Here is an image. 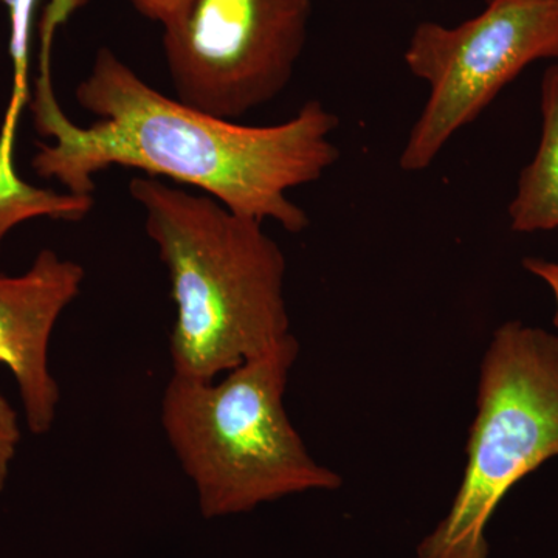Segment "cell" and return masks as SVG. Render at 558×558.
<instances>
[{"instance_id": "cell-1", "label": "cell", "mask_w": 558, "mask_h": 558, "mask_svg": "<svg viewBox=\"0 0 558 558\" xmlns=\"http://www.w3.org/2000/svg\"><path fill=\"white\" fill-rule=\"evenodd\" d=\"M61 24L60 14H43L39 75L28 100L36 131L51 140L36 143L32 168L39 178L92 196L98 172L135 168L199 189L230 211L274 220L289 233L310 227L289 191L317 182L339 160L330 140L339 119L322 101H307L271 126L238 124L167 97L102 47L76 87V101L95 117L80 126L65 116L51 84V46Z\"/></svg>"}, {"instance_id": "cell-2", "label": "cell", "mask_w": 558, "mask_h": 558, "mask_svg": "<svg viewBox=\"0 0 558 558\" xmlns=\"http://www.w3.org/2000/svg\"><path fill=\"white\" fill-rule=\"evenodd\" d=\"M130 191L170 278L174 376L218 379L292 333L284 253L263 222L149 175Z\"/></svg>"}, {"instance_id": "cell-3", "label": "cell", "mask_w": 558, "mask_h": 558, "mask_svg": "<svg viewBox=\"0 0 558 558\" xmlns=\"http://www.w3.org/2000/svg\"><path fill=\"white\" fill-rule=\"evenodd\" d=\"M300 344L290 333L222 379L172 374L160 422L207 520L240 515L266 502L336 490L341 478L311 457L284 407Z\"/></svg>"}, {"instance_id": "cell-4", "label": "cell", "mask_w": 558, "mask_h": 558, "mask_svg": "<svg viewBox=\"0 0 558 558\" xmlns=\"http://www.w3.org/2000/svg\"><path fill=\"white\" fill-rule=\"evenodd\" d=\"M558 457V336L520 322L495 332L481 365L468 464L449 513L417 558H488L486 529L519 481Z\"/></svg>"}, {"instance_id": "cell-5", "label": "cell", "mask_w": 558, "mask_h": 558, "mask_svg": "<svg viewBox=\"0 0 558 558\" xmlns=\"http://www.w3.org/2000/svg\"><path fill=\"white\" fill-rule=\"evenodd\" d=\"M457 27L421 22L403 60L428 100L400 154V170H427L527 65L558 60V2L492 0Z\"/></svg>"}, {"instance_id": "cell-6", "label": "cell", "mask_w": 558, "mask_h": 558, "mask_svg": "<svg viewBox=\"0 0 558 558\" xmlns=\"http://www.w3.org/2000/svg\"><path fill=\"white\" fill-rule=\"evenodd\" d=\"M312 0H191L163 28L178 100L223 120L247 116L289 86Z\"/></svg>"}, {"instance_id": "cell-7", "label": "cell", "mask_w": 558, "mask_h": 558, "mask_svg": "<svg viewBox=\"0 0 558 558\" xmlns=\"http://www.w3.org/2000/svg\"><path fill=\"white\" fill-rule=\"evenodd\" d=\"M84 277L78 263L50 248L40 250L20 277L0 275V363L16 379L33 435H47L57 418L61 391L50 371V339Z\"/></svg>"}, {"instance_id": "cell-8", "label": "cell", "mask_w": 558, "mask_h": 558, "mask_svg": "<svg viewBox=\"0 0 558 558\" xmlns=\"http://www.w3.org/2000/svg\"><path fill=\"white\" fill-rule=\"evenodd\" d=\"M510 229L534 233L558 229V62L542 80V137L521 171L509 205Z\"/></svg>"}, {"instance_id": "cell-9", "label": "cell", "mask_w": 558, "mask_h": 558, "mask_svg": "<svg viewBox=\"0 0 558 558\" xmlns=\"http://www.w3.org/2000/svg\"><path fill=\"white\" fill-rule=\"evenodd\" d=\"M94 207V196L57 193L38 189L24 179H3L0 175V247L14 227L35 218L78 222Z\"/></svg>"}, {"instance_id": "cell-10", "label": "cell", "mask_w": 558, "mask_h": 558, "mask_svg": "<svg viewBox=\"0 0 558 558\" xmlns=\"http://www.w3.org/2000/svg\"><path fill=\"white\" fill-rule=\"evenodd\" d=\"M10 17V57L13 64V89L2 130H0V161L3 165L14 163V137L22 109L31 100L28 92V54L33 14L38 0H0Z\"/></svg>"}, {"instance_id": "cell-11", "label": "cell", "mask_w": 558, "mask_h": 558, "mask_svg": "<svg viewBox=\"0 0 558 558\" xmlns=\"http://www.w3.org/2000/svg\"><path fill=\"white\" fill-rule=\"evenodd\" d=\"M20 440L21 428L16 410L0 392V494L9 480L11 462L16 457Z\"/></svg>"}, {"instance_id": "cell-12", "label": "cell", "mask_w": 558, "mask_h": 558, "mask_svg": "<svg viewBox=\"0 0 558 558\" xmlns=\"http://www.w3.org/2000/svg\"><path fill=\"white\" fill-rule=\"evenodd\" d=\"M143 16L167 28L189 9L191 0H130Z\"/></svg>"}, {"instance_id": "cell-13", "label": "cell", "mask_w": 558, "mask_h": 558, "mask_svg": "<svg viewBox=\"0 0 558 558\" xmlns=\"http://www.w3.org/2000/svg\"><path fill=\"white\" fill-rule=\"evenodd\" d=\"M523 266L529 274L535 275L545 284H548L550 292H553L554 300H556V318H554V323H556L558 328V263L539 258H526L523 260Z\"/></svg>"}, {"instance_id": "cell-14", "label": "cell", "mask_w": 558, "mask_h": 558, "mask_svg": "<svg viewBox=\"0 0 558 558\" xmlns=\"http://www.w3.org/2000/svg\"><path fill=\"white\" fill-rule=\"evenodd\" d=\"M487 2H492V0H486V3ZM549 2H558V0H549Z\"/></svg>"}]
</instances>
